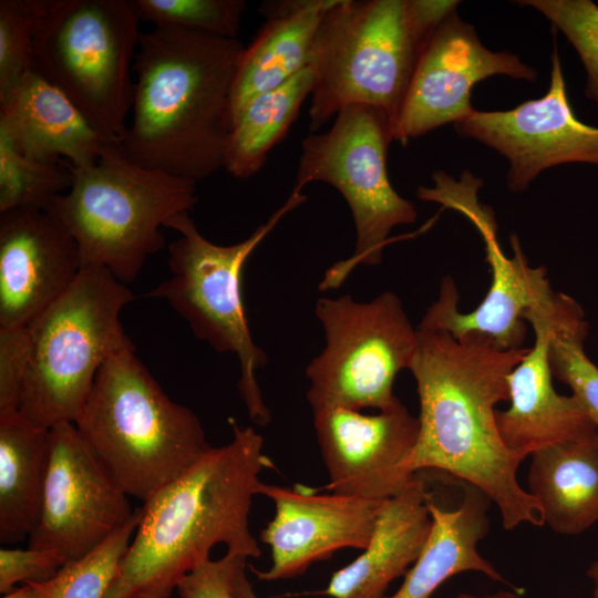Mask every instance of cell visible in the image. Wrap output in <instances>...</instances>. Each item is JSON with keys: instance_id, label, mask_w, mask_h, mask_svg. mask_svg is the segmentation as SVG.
Returning <instances> with one entry per match:
<instances>
[{"instance_id": "6da1fadb", "label": "cell", "mask_w": 598, "mask_h": 598, "mask_svg": "<svg viewBox=\"0 0 598 598\" xmlns=\"http://www.w3.org/2000/svg\"><path fill=\"white\" fill-rule=\"evenodd\" d=\"M416 329L409 370L420 427L406 472L439 471L476 486L497 506L507 530L543 526L539 504L517 480L525 457L505 446L496 424V405L509 400L507 377L528 348L503 350L477 333L455 339L443 330Z\"/></svg>"}, {"instance_id": "7a4b0ae2", "label": "cell", "mask_w": 598, "mask_h": 598, "mask_svg": "<svg viewBox=\"0 0 598 598\" xmlns=\"http://www.w3.org/2000/svg\"><path fill=\"white\" fill-rule=\"evenodd\" d=\"M233 439L212 447L141 507L132 542L105 598H169L188 573L210 559L217 544L246 558L260 556L250 533L260 473L272 466L264 439L231 422Z\"/></svg>"}, {"instance_id": "3957f363", "label": "cell", "mask_w": 598, "mask_h": 598, "mask_svg": "<svg viewBox=\"0 0 598 598\" xmlns=\"http://www.w3.org/2000/svg\"><path fill=\"white\" fill-rule=\"evenodd\" d=\"M244 49L237 38L179 28L143 32L133 63L132 121L121 141L126 156L196 182L224 168Z\"/></svg>"}, {"instance_id": "277c9868", "label": "cell", "mask_w": 598, "mask_h": 598, "mask_svg": "<svg viewBox=\"0 0 598 598\" xmlns=\"http://www.w3.org/2000/svg\"><path fill=\"white\" fill-rule=\"evenodd\" d=\"M74 425L120 487L142 502L213 447L197 415L167 396L132 343L102 364Z\"/></svg>"}, {"instance_id": "5b68a950", "label": "cell", "mask_w": 598, "mask_h": 598, "mask_svg": "<svg viewBox=\"0 0 598 598\" xmlns=\"http://www.w3.org/2000/svg\"><path fill=\"white\" fill-rule=\"evenodd\" d=\"M70 168V188L48 209L75 240L82 267H103L123 283L165 247L161 228L197 203L196 181L141 166L121 143L107 144L94 164Z\"/></svg>"}, {"instance_id": "8992f818", "label": "cell", "mask_w": 598, "mask_h": 598, "mask_svg": "<svg viewBox=\"0 0 598 598\" xmlns=\"http://www.w3.org/2000/svg\"><path fill=\"white\" fill-rule=\"evenodd\" d=\"M434 30L415 0H339L323 16L310 53V132L352 104L381 110L394 126Z\"/></svg>"}, {"instance_id": "52a82bcc", "label": "cell", "mask_w": 598, "mask_h": 598, "mask_svg": "<svg viewBox=\"0 0 598 598\" xmlns=\"http://www.w3.org/2000/svg\"><path fill=\"white\" fill-rule=\"evenodd\" d=\"M132 299L105 268L82 267L74 283L28 324L21 415L47 429L75 422L102 364L132 343L120 321Z\"/></svg>"}, {"instance_id": "ba28073f", "label": "cell", "mask_w": 598, "mask_h": 598, "mask_svg": "<svg viewBox=\"0 0 598 598\" xmlns=\"http://www.w3.org/2000/svg\"><path fill=\"white\" fill-rule=\"evenodd\" d=\"M307 197L292 190L289 198L246 239L217 245L206 239L189 213L166 224L179 237L168 245L171 276L145 293L164 299L188 323L193 334L218 353H233L240 367L238 391L250 420L261 426L271 420L256 372L267 361L251 336L245 310L241 278L247 259L278 223Z\"/></svg>"}, {"instance_id": "9c48e42d", "label": "cell", "mask_w": 598, "mask_h": 598, "mask_svg": "<svg viewBox=\"0 0 598 598\" xmlns=\"http://www.w3.org/2000/svg\"><path fill=\"white\" fill-rule=\"evenodd\" d=\"M140 23L133 0H50L35 34L34 68L113 143L127 128Z\"/></svg>"}, {"instance_id": "30bf717a", "label": "cell", "mask_w": 598, "mask_h": 598, "mask_svg": "<svg viewBox=\"0 0 598 598\" xmlns=\"http://www.w3.org/2000/svg\"><path fill=\"white\" fill-rule=\"evenodd\" d=\"M392 141V122L384 112L352 104L339 111L329 130L310 133L301 143L293 190L312 182L330 184L348 203L355 227L353 255L328 269L321 290L341 285L357 266L379 265L391 230L417 218L414 205L389 179Z\"/></svg>"}, {"instance_id": "8fae6325", "label": "cell", "mask_w": 598, "mask_h": 598, "mask_svg": "<svg viewBox=\"0 0 598 598\" xmlns=\"http://www.w3.org/2000/svg\"><path fill=\"white\" fill-rule=\"evenodd\" d=\"M315 312L326 346L306 368L312 411L392 406L399 400L394 380L410 369L417 347V329L399 296L384 291L369 302L350 295L322 297Z\"/></svg>"}, {"instance_id": "7c38bea8", "label": "cell", "mask_w": 598, "mask_h": 598, "mask_svg": "<svg viewBox=\"0 0 598 598\" xmlns=\"http://www.w3.org/2000/svg\"><path fill=\"white\" fill-rule=\"evenodd\" d=\"M432 179L434 186H420L417 197L457 210L475 226L484 241L492 282L482 302L464 313L457 308L460 296L454 280L445 276L436 300L429 306L417 327L443 330L455 339L477 333L503 350L524 348L526 313L554 295L546 269L528 264L515 235L511 236L514 256L504 255L497 240L493 210L478 203L481 179L470 172H465L460 181L445 172H435Z\"/></svg>"}, {"instance_id": "4fadbf2b", "label": "cell", "mask_w": 598, "mask_h": 598, "mask_svg": "<svg viewBox=\"0 0 598 598\" xmlns=\"http://www.w3.org/2000/svg\"><path fill=\"white\" fill-rule=\"evenodd\" d=\"M128 495L99 462L74 423L50 429V448L35 524L28 547L78 560L124 526Z\"/></svg>"}, {"instance_id": "5bb4252c", "label": "cell", "mask_w": 598, "mask_h": 598, "mask_svg": "<svg viewBox=\"0 0 598 598\" xmlns=\"http://www.w3.org/2000/svg\"><path fill=\"white\" fill-rule=\"evenodd\" d=\"M494 75L537 79V72L518 55L485 48L475 29L453 11L421 49L393 126L394 141L406 144L410 138L464 120L475 111L471 104L473 86Z\"/></svg>"}, {"instance_id": "9a60e30c", "label": "cell", "mask_w": 598, "mask_h": 598, "mask_svg": "<svg viewBox=\"0 0 598 598\" xmlns=\"http://www.w3.org/2000/svg\"><path fill=\"white\" fill-rule=\"evenodd\" d=\"M454 126L461 136L483 143L508 161L506 183L513 193L526 190L553 166H598V127L575 115L557 50L551 55L549 87L542 97L507 111L475 110Z\"/></svg>"}, {"instance_id": "2e32d148", "label": "cell", "mask_w": 598, "mask_h": 598, "mask_svg": "<svg viewBox=\"0 0 598 598\" xmlns=\"http://www.w3.org/2000/svg\"><path fill=\"white\" fill-rule=\"evenodd\" d=\"M313 412V427L333 493L382 502L417 474L406 462L419 435V419L398 400L375 414L346 408Z\"/></svg>"}, {"instance_id": "e0dca14e", "label": "cell", "mask_w": 598, "mask_h": 598, "mask_svg": "<svg viewBox=\"0 0 598 598\" xmlns=\"http://www.w3.org/2000/svg\"><path fill=\"white\" fill-rule=\"evenodd\" d=\"M260 495L275 505L272 519L260 532V540L270 548L271 564L265 571L254 569L265 581L300 576L313 563L343 548L364 549L383 502L266 483Z\"/></svg>"}, {"instance_id": "ac0fdd59", "label": "cell", "mask_w": 598, "mask_h": 598, "mask_svg": "<svg viewBox=\"0 0 598 598\" xmlns=\"http://www.w3.org/2000/svg\"><path fill=\"white\" fill-rule=\"evenodd\" d=\"M81 269L75 240L48 208L0 213V327L28 326Z\"/></svg>"}, {"instance_id": "d6986e66", "label": "cell", "mask_w": 598, "mask_h": 598, "mask_svg": "<svg viewBox=\"0 0 598 598\" xmlns=\"http://www.w3.org/2000/svg\"><path fill=\"white\" fill-rule=\"evenodd\" d=\"M554 297L526 313L534 343L507 377L508 409L496 411L503 443L525 458L547 446L598 431L579 401L573 394L557 393L553 384L548 348Z\"/></svg>"}, {"instance_id": "ffe728a7", "label": "cell", "mask_w": 598, "mask_h": 598, "mask_svg": "<svg viewBox=\"0 0 598 598\" xmlns=\"http://www.w3.org/2000/svg\"><path fill=\"white\" fill-rule=\"evenodd\" d=\"M0 130L23 153L72 166L94 164L110 143L75 103L35 68L0 103Z\"/></svg>"}, {"instance_id": "44dd1931", "label": "cell", "mask_w": 598, "mask_h": 598, "mask_svg": "<svg viewBox=\"0 0 598 598\" xmlns=\"http://www.w3.org/2000/svg\"><path fill=\"white\" fill-rule=\"evenodd\" d=\"M424 480H415L384 499L362 553L332 574L320 592L331 598H384L390 584L404 575L425 546L432 517Z\"/></svg>"}, {"instance_id": "7402d4cb", "label": "cell", "mask_w": 598, "mask_h": 598, "mask_svg": "<svg viewBox=\"0 0 598 598\" xmlns=\"http://www.w3.org/2000/svg\"><path fill=\"white\" fill-rule=\"evenodd\" d=\"M338 1L261 3L266 22L239 59L231 94L234 116L252 97L285 84L309 65L320 22Z\"/></svg>"}, {"instance_id": "603a6c76", "label": "cell", "mask_w": 598, "mask_h": 598, "mask_svg": "<svg viewBox=\"0 0 598 598\" xmlns=\"http://www.w3.org/2000/svg\"><path fill=\"white\" fill-rule=\"evenodd\" d=\"M461 484L463 496L455 507H444L430 495L432 527L427 542L399 589L384 598H430L447 579L465 571L506 582L478 551V544L489 529L492 501L476 486L463 481Z\"/></svg>"}, {"instance_id": "cb8c5ba5", "label": "cell", "mask_w": 598, "mask_h": 598, "mask_svg": "<svg viewBox=\"0 0 598 598\" xmlns=\"http://www.w3.org/2000/svg\"><path fill=\"white\" fill-rule=\"evenodd\" d=\"M530 458L526 489L542 508L543 525L578 535L598 523V431Z\"/></svg>"}, {"instance_id": "d4e9b609", "label": "cell", "mask_w": 598, "mask_h": 598, "mask_svg": "<svg viewBox=\"0 0 598 598\" xmlns=\"http://www.w3.org/2000/svg\"><path fill=\"white\" fill-rule=\"evenodd\" d=\"M50 448V429L20 412L0 416V542L29 537L39 512Z\"/></svg>"}, {"instance_id": "484cf974", "label": "cell", "mask_w": 598, "mask_h": 598, "mask_svg": "<svg viewBox=\"0 0 598 598\" xmlns=\"http://www.w3.org/2000/svg\"><path fill=\"white\" fill-rule=\"evenodd\" d=\"M312 86L313 73L307 66L285 84L248 101L234 116L224 168L237 178L257 174L289 132Z\"/></svg>"}, {"instance_id": "4316f807", "label": "cell", "mask_w": 598, "mask_h": 598, "mask_svg": "<svg viewBox=\"0 0 598 598\" xmlns=\"http://www.w3.org/2000/svg\"><path fill=\"white\" fill-rule=\"evenodd\" d=\"M588 323L581 306L555 292L548 359L553 377L567 384L598 430V367L585 351Z\"/></svg>"}, {"instance_id": "83f0119b", "label": "cell", "mask_w": 598, "mask_h": 598, "mask_svg": "<svg viewBox=\"0 0 598 598\" xmlns=\"http://www.w3.org/2000/svg\"><path fill=\"white\" fill-rule=\"evenodd\" d=\"M47 162L20 151L0 130V213L48 208L72 184L70 164Z\"/></svg>"}, {"instance_id": "f1b7e54d", "label": "cell", "mask_w": 598, "mask_h": 598, "mask_svg": "<svg viewBox=\"0 0 598 598\" xmlns=\"http://www.w3.org/2000/svg\"><path fill=\"white\" fill-rule=\"evenodd\" d=\"M141 518V507L131 519L84 557L65 564L41 585V598H105Z\"/></svg>"}, {"instance_id": "f546056e", "label": "cell", "mask_w": 598, "mask_h": 598, "mask_svg": "<svg viewBox=\"0 0 598 598\" xmlns=\"http://www.w3.org/2000/svg\"><path fill=\"white\" fill-rule=\"evenodd\" d=\"M50 0L0 1V103L34 68V40Z\"/></svg>"}, {"instance_id": "4dcf8cb0", "label": "cell", "mask_w": 598, "mask_h": 598, "mask_svg": "<svg viewBox=\"0 0 598 598\" xmlns=\"http://www.w3.org/2000/svg\"><path fill=\"white\" fill-rule=\"evenodd\" d=\"M141 21L154 27L179 28L236 38L244 0H133Z\"/></svg>"}, {"instance_id": "1f68e13d", "label": "cell", "mask_w": 598, "mask_h": 598, "mask_svg": "<svg viewBox=\"0 0 598 598\" xmlns=\"http://www.w3.org/2000/svg\"><path fill=\"white\" fill-rule=\"evenodd\" d=\"M560 30L577 51L587 80L585 95L598 106V6L590 0H523Z\"/></svg>"}, {"instance_id": "d6a6232c", "label": "cell", "mask_w": 598, "mask_h": 598, "mask_svg": "<svg viewBox=\"0 0 598 598\" xmlns=\"http://www.w3.org/2000/svg\"><path fill=\"white\" fill-rule=\"evenodd\" d=\"M29 346L28 326L0 327V416L19 412Z\"/></svg>"}, {"instance_id": "836d02e7", "label": "cell", "mask_w": 598, "mask_h": 598, "mask_svg": "<svg viewBox=\"0 0 598 598\" xmlns=\"http://www.w3.org/2000/svg\"><path fill=\"white\" fill-rule=\"evenodd\" d=\"M65 565L62 556L48 549L1 548L0 550V592L14 590L18 582H47Z\"/></svg>"}, {"instance_id": "e575fe53", "label": "cell", "mask_w": 598, "mask_h": 598, "mask_svg": "<svg viewBox=\"0 0 598 598\" xmlns=\"http://www.w3.org/2000/svg\"><path fill=\"white\" fill-rule=\"evenodd\" d=\"M246 557L228 553L217 559H208L178 582L181 598H237L234 579Z\"/></svg>"}, {"instance_id": "d590c367", "label": "cell", "mask_w": 598, "mask_h": 598, "mask_svg": "<svg viewBox=\"0 0 598 598\" xmlns=\"http://www.w3.org/2000/svg\"><path fill=\"white\" fill-rule=\"evenodd\" d=\"M247 563L239 566L234 579V588L237 598H258L246 575Z\"/></svg>"}, {"instance_id": "8d00e7d4", "label": "cell", "mask_w": 598, "mask_h": 598, "mask_svg": "<svg viewBox=\"0 0 598 598\" xmlns=\"http://www.w3.org/2000/svg\"><path fill=\"white\" fill-rule=\"evenodd\" d=\"M2 598H41V585L38 582L24 584L22 587L6 594Z\"/></svg>"}, {"instance_id": "74e56055", "label": "cell", "mask_w": 598, "mask_h": 598, "mask_svg": "<svg viewBox=\"0 0 598 598\" xmlns=\"http://www.w3.org/2000/svg\"><path fill=\"white\" fill-rule=\"evenodd\" d=\"M520 592L518 591H497L493 594L487 595H474V594H467L462 592L456 595L454 598H520Z\"/></svg>"}, {"instance_id": "f35d334b", "label": "cell", "mask_w": 598, "mask_h": 598, "mask_svg": "<svg viewBox=\"0 0 598 598\" xmlns=\"http://www.w3.org/2000/svg\"><path fill=\"white\" fill-rule=\"evenodd\" d=\"M587 577L592 584V598H598V557L590 564Z\"/></svg>"}]
</instances>
